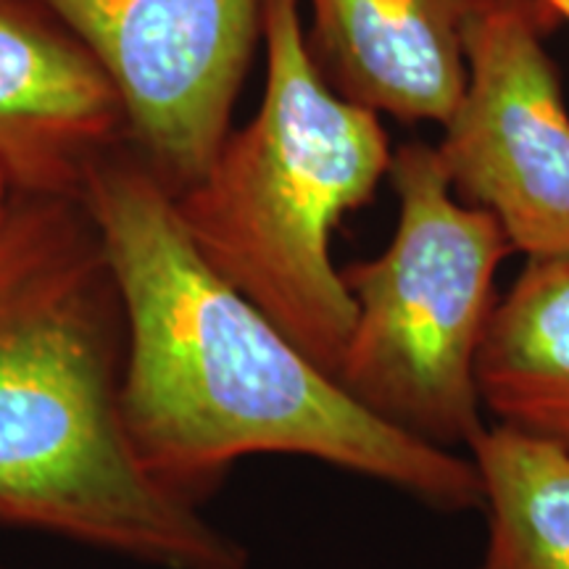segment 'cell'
<instances>
[{"mask_svg":"<svg viewBox=\"0 0 569 569\" xmlns=\"http://www.w3.org/2000/svg\"><path fill=\"white\" fill-rule=\"evenodd\" d=\"M124 311L88 211L11 196L0 217V525L153 569H248L124 425Z\"/></svg>","mask_w":569,"mask_h":569,"instance_id":"7a4b0ae2","label":"cell"},{"mask_svg":"<svg viewBox=\"0 0 569 569\" xmlns=\"http://www.w3.org/2000/svg\"><path fill=\"white\" fill-rule=\"evenodd\" d=\"M478 390L493 425L569 453V256L528 259L496 301Z\"/></svg>","mask_w":569,"mask_h":569,"instance_id":"9c48e42d","label":"cell"},{"mask_svg":"<svg viewBox=\"0 0 569 569\" xmlns=\"http://www.w3.org/2000/svg\"><path fill=\"white\" fill-rule=\"evenodd\" d=\"M540 3L551 11V17L565 19L569 24V0H540Z\"/></svg>","mask_w":569,"mask_h":569,"instance_id":"8fae6325","label":"cell"},{"mask_svg":"<svg viewBox=\"0 0 569 569\" xmlns=\"http://www.w3.org/2000/svg\"><path fill=\"white\" fill-rule=\"evenodd\" d=\"M540 0H493L467 38V82L436 146L453 193L528 259L569 256V113L540 42Z\"/></svg>","mask_w":569,"mask_h":569,"instance_id":"8992f818","label":"cell"},{"mask_svg":"<svg viewBox=\"0 0 569 569\" xmlns=\"http://www.w3.org/2000/svg\"><path fill=\"white\" fill-rule=\"evenodd\" d=\"M92 56L124 130L172 193L193 184L227 134L267 0H32Z\"/></svg>","mask_w":569,"mask_h":569,"instance_id":"5b68a950","label":"cell"},{"mask_svg":"<svg viewBox=\"0 0 569 569\" xmlns=\"http://www.w3.org/2000/svg\"><path fill=\"white\" fill-rule=\"evenodd\" d=\"M124 311L122 409L156 480L201 498L246 457L322 461L446 515L480 509L469 457L403 436L203 259L146 163L103 159L80 193Z\"/></svg>","mask_w":569,"mask_h":569,"instance_id":"6da1fadb","label":"cell"},{"mask_svg":"<svg viewBox=\"0 0 569 569\" xmlns=\"http://www.w3.org/2000/svg\"><path fill=\"white\" fill-rule=\"evenodd\" d=\"M388 177L393 238L375 259L340 269L356 317L336 380L382 425L469 451L488 427L478 356L511 246L488 211L453 196L427 142L398 148Z\"/></svg>","mask_w":569,"mask_h":569,"instance_id":"277c9868","label":"cell"},{"mask_svg":"<svg viewBox=\"0 0 569 569\" xmlns=\"http://www.w3.org/2000/svg\"><path fill=\"white\" fill-rule=\"evenodd\" d=\"M124 132L111 82L32 0H0V169L27 196L74 198Z\"/></svg>","mask_w":569,"mask_h":569,"instance_id":"52a82bcc","label":"cell"},{"mask_svg":"<svg viewBox=\"0 0 569 569\" xmlns=\"http://www.w3.org/2000/svg\"><path fill=\"white\" fill-rule=\"evenodd\" d=\"M390 161L380 117L338 96L311 59L301 0H267L259 109L172 193L174 209L203 259L332 377L356 317L332 234Z\"/></svg>","mask_w":569,"mask_h":569,"instance_id":"3957f363","label":"cell"},{"mask_svg":"<svg viewBox=\"0 0 569 569\" xmlns=\"http://www.w3.org/2000/svg\"><path fill=\"white\" fill-rule=\"evenodd\" d=\"M493 0H306V46L346 101L443 127L467 82V38Z\"/></svg>","mask_w":569,"mask_h":569,"instance_id":"ba28073f","label":"cell"},{"mask_svg":"<svg viewBox=\"0 0 569 569\" xmlns=\"http://www.w3.org/2000/svg\"><path fill=\"white\" fill-rule=\"evenodd\" d=\"M0 569H13V567H9V565H6V561H0Z\"/></svg>","mask_w":569,"mask_h":569,"instance_id":"4fadbf2b","label":"cell"},{"mask_svg":"<svg viewBox=\"0 0 569 569\" xmlns=\"http://www.w3.org/2000/svg\"><path fill=\"white\" fill-rule=\"evenodd\" d=\"M488 538L475 569H569V453L501 425L469 446Z\"/></svg>","mask_w":569,"mask_h":569,"instance_id":"30bf717a","label":"cell"},{"mask_svg":"<svg viewBox=\"0 0 569 569\" xmlns=\"http://www.w3.org/2000/svg\"><path fill=\"white\" fill-rule=\"evenodd\" d=\"M11 182H9V177H6V172L3 169H0V217H3V211H6V206H9V201H11Z\"/></svg>","mask_w":569,"mask_h":569,"instance_id":"7c38bea8","label":"cell"}]
</instances>
